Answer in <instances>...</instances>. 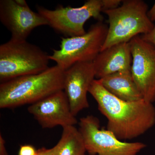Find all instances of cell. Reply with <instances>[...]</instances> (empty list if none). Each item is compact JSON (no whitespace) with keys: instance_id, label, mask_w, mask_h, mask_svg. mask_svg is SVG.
Wrapping results in <instances>:
<instances>
[{"instance_id":"6da1fadb","label":"cell","mask_w":155,"mask_h":155,"mask_svg":"<svg viewBox=\"0 0 155 155\" xmlns=\"http://www.w3.org/2000/svg\"><path fill=\"white\" fill-rule=\"evenodd\" d=\"M88 92L97 104L99 110L107 119V130L121 140L137 138L155 125V108L143 99L126 101L115 96L95 79Z\"/></svg>"},{"instance_id":"7a4b0ae2","label":"cell","mask_w":155,"mask_h":155,"mask_svg":"<svg viewBox=\"0 0 155 155\" xmlns=\"http://www.w3.org/2000/svg\"><path fill=\"white\" fill-rule=\"evenodd\" d=\"M65 70L57 65L44 72L14 78L0 84V108L31 104L64 90Z\"/></svg>"},{"instance_id":"3957f363","label":"cell","mask_w":155,"mask_h":155,"mask_svg":"<svg viewBox=\"0 0 155 155\" xmlns=\"http://www.w3.org/2000/svg\"><path fill=\"white\" fill-rule=\"evenodd\" d=\"M148 11V6L142 0H125L118 8L104 11L109 26L101 51L116 45L129 42L140 34L150 32L154 24L149 18Z\"/></svg>"},{"instance_id":"277c9868","label":"cell","mask_w":155,"mask_h":155,"mask_svg":"<svg viewBox=\"0 0 155 155\" xmlns=\"http://www.w3.org/2000/svg\"><path fill=\"white\" fill-rule=\"evenodd\" d=\"M49 55L26 40L10 39L0 45V82L38 74L48 69Z\"/></svg>"},{"instance_id":"5b68a950","label":"cell","mask_w":155,"mask_h":155,"mask_svg":"<svg viewBox=\"0 0 155 155\" xmlns=\"http://www.w3.org/2000/svg\"><path fill=\"white\" fill-rule=\"evenodd\" d=\"M108 29L107 25L97 21L83 35L63 38L60 49L53 50L50 60L64 70L77 63L93 62L101 52Z\"/></svg>"},{"instance_id":"8992f818","label":"cell","mask_w":155,"mask_h":155,"mask_svg":"<svg viewBox=\"0 0 155 155\" xmlns=\"http://www.w3.org/2000/svg\"><path fill=\"white\" fill-rule=\"evenodd\" d=\"M37 10L47 21L48 25L68 37L81 36L86 33L85 22L91 18L103 22L102 0H88L78 8L60 5L54 10L37 6Z\"/></svg>"},{"instance_id":"52a82bcc","label":"cell","mask_w":155,"mask_h":155,"mask_svg":"<svg viewBox=\"0 0 155 155\" xmlns=\"http://www.w3.org/2000/svg\"><path fill=\"white\" fill-rule=\"evenodd\" d=\"M79 130L90 155H137L146 147L140 142H126L107 130L100 129L99 120L89 115L81 118Z\"/></svg>"},{"instance_id":"ba28073f","label":"cell","mask_w":155,"mask_h":155,"mask_svg":"<svg viewBox=\"0 0 155 155\" xmlns=\"http://www.w3.org/2000/svg\"><path fill=\"white\" fill-rule=\"evenodd\" d=\"M0 21L11 32V39L16 41L26 40L35 28L48 25L47 20L32 11L25 0H1Z\"/></svg>"},{"instance_id":"9c48e42d","label":"cell","mask_w":155,"mask_h":155,"mask_svg":"<svg viewBox=\"0 0 155 155\" xmlns=\"http://www.w3.org/2000/svg\"><path fill=\"white\" fill-rule=\"evenodd\" d=\"M132 63L131 72L143 99L155 101V48L140 36L129 42Z\"/></svg>"},{"instance_id":"30bf717a","label":"cell","mask_w":155,"mask_h":155,"mask_svg":"<svg viewBox=\"0 0 155 155\" xmlns=\"http://www.w3.org/2000/svg\"><path fill=\"white\" fill-rule=\"evenodd\" d=\"M29 114L43 128L75 126L78 123L64 90L56 92L28 107Z\"/></svg>"},{"instance_id":"8fae6325","label":"cell","mask_w":155,"mask_h":155,"mask_svg":"<svg viewBox=\"0 0 155 155\" xmlns=\"http://www.w3.org/2000/svg\"><path fill=\"white\" fill-rule=\"evenodd\" d=\"M95 78L93 62L77 63L65 70L64 91L75 116L89 107L87 95Z\"/></svg>"},{"instance_id":"7c38bea8","label":"cell","mask_w":155,"mask_h":155,"mask_svg":"<svg viewBox=\"0 0 155 155\" xmlns=\"http://www.w3.org/2000/svg\"><path fill=\"white\" fill-rule=\"evenodd\" d=\"M132 57L129 42L122 43L100 52L93 61L96 78L131 71Z\"/></svg>"},{"instance_id":"4fadbf2b","label":"cell","mask_w":155,"mask_h":155,"mask_svg":"<svg viewBox=\"0 0 155 155\" xmlns=\"http://www.w3.org/2000/svg\"><path fill=\"white\" fill-rule=\"evenodd\" d=\"M111 94L126 101L143 99L131 71L117 72L98 79Z\"/></svg>"},{"instance_id":"5bb4252c","label":"cell","mask_w":155,"mask_h":155,"mask_svg":"<svg viewBox=\"0 0 155 155\" xmlns=\"http://www.w3.org/2000/svg\"><path fill=\"white\" fill-rule=\"evenodd\" d=\"M61 138L52 149L53 155H86L82 136L75 126L63 127Z\"/></svg>"},{"instance_id":"9a60e30c","label":"cell","mask_w":155,"mask_h":155,"mask_svg":"<svg viewBox=\"0 0 155 155\" xmlns=\"http://www.w3.org/2000/svg\"><path fill=\"white\" fill-rule=\"evenodd\" d=\"M103 11L112 10L118 8L121 5V0H102Z\"/></svg>"},{"instance_id":"2e32d148","label":"cell","mask_w":155,"mask_h":155,"mask_svg":"<svg viewBox=\"0 0 155 155\" xmlns=\"http://www.w3.org/2000/svg\"><path fill=\"white\" fill-rule=\"evenodd\" d=\"M140 37L143 40L150 44L155 48V23L152 30L149 33L141 35Z\"/></svg>"},{"instance_id":"e0dca14e","label":"cell","mask_w":155,"mask_h":155,"mask_svg":"<svg viewBox=\"0 0 155 155\" xmlns=\"http://www.w3.org/2000/svg\"><path fill=\"white\" fill-rule=\"evenodd\" d=\"M19 155H37V150L31 145H23L19 149Z\"/></svg>"},{"instance_id":"ac0fdd59","label":"cell","mask_w":155,"mask_h":155,"mask_svg":"<svg viewBox=\"0 0 155 155\" xmlns=\"http://www.w3.org/2000/svg\"><path fill=\"white\" fill-rule=\"evenodd\" d=\"M0 155H8L5 146V141L2 134H0Z\"/></svg>"},{"instance_id":"d6986e66","label":"cell","mask_w":155,"mask_h":155,"mask_svg":"<svg viewBox=\"0 0 155 155\" xmlns=\"http://www.w3.org/2000/svg\"><path fill=\"white\" fill-rule=\"evenodd\" d=\"M38 155H53L52 149L41 148L37 150Z\"/></svg>"},{"instance_id":"ffe728a7","label":"cell","mask_w":155,"mask_h":155,"mask_svg":"<svg viewBox=\"0 0 155 155\" xmlns=\"http://www.w3.org/2000/svg\"><path fill=\"white\" fill-rule=\"evenodd\" d=\"M147 15L153 22L155 21V2L151 8L148 11Z\"/></svg>"},{"instance_id":"44dd1931","label":"cell","mask_w":155,"mask_h":155,"mask_svg":"<svg viewBox=\"0 0 155 155\" xmlns=\"http://www.w3.org/2000/svg\"><path fill=\"white\" fill-rule=\"evenodd\" d=\"M37 155H38V153H37Z\"/></svg>"}]
</instances>
